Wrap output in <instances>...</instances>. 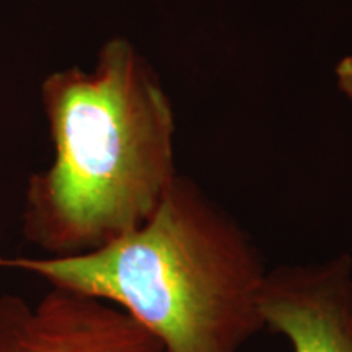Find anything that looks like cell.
Masks as SVG:
<instances>
[{
    "mask_svg": "<svg viewBox=\"0 0 352 352\" xmlns=\"http://www.w3.org/2000/svg\"><path fill=\"white\" fill-rule=\"evenodd\" d=\"M41 101L54 160L28 179L25 239L51 256H76L142 227L178 176L173 111L151 65L113 38L91 72L44 78Z\"/></svg>",
    "mask_w": 352,
    "mask_h": 352,
    "instance_id": "1",
    "label": "cell"
},
{
    "mask_svg": "<svg viewBox=\"0 0 352 352\" xmlns=\"http://www.w3.org/2000/svg\"><path fill=\"white\" fill-rule=\"evenodd\" d=\"M51 285L114 303L164 352H240L261 333L270 270L243 228L176 176L142 227L76 256L2 258Z\"/></svg>",
    "mask_w": 352,
    "mask_h": 352,
    "instance_id": "2",
    "label": "cell"
},
{
    "mask_svg": "<svg viewBox=\"0 0 352 352\" xmlns=\"http://www.w3.org/2000/svg\"><path fill=\"white\" fill-rule=\"evenodd\" d=\"M0 352H164L121 307L51 285L34 303L0 296Z\"/></svg>",
    "mask_w": 352,
    "mask_h": 352,
    "instance_id": "3",
    "label": "cell"
},
{
    "mask_svg": "<svg viewBox=\"0 0 352 352\" xmlns=\"http://www.w3.org/2000/svg\"><path fill=\"white\" fill-rule=\"evenodd\" d=\"M261 315L292 352H352V258L344 253L270 270Z\"/></svg>",
    "mask_w": 352,
    "mask_h": 352,
    "instance_id": "4",
    "label": "cell"
},
{
    "mask_svg": "<svg viewBox=\"0 0 352 352\" xmlns=\"http://www.w3.org/2000/svg\"><path fill=\"white\" fill-rule=\"evenodd\" d=\"M336 74L341 90L352 100V56L346 57L338 64Z\"/></svg>",
    "mask_w": 352,
    "mask_h": 352,
    "instance_id": "5",
    "label": "cell"
}]
</instances>
